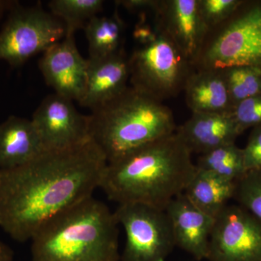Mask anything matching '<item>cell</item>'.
I'll return each mask as SVG.
<instances>
[{"label": "cell", "instance_id": "obj_7", "mask_svg": "<svg viewBox=\"0 0 261 261\" xmlns=\"http://www.w3.org/2000/svg\"><path fill=\"white\" fill-rule=\"evenodd\" d=\"M65 36L64 23L42 5L15 7L0 32V61L18 66Z\"/></svg>", "mask_w": 261, "mask_h": 261}, {"label": "cell", "instance_id": "obj_5", "mask_svg": "<svg viewBox=\"0 0 261 261\" xmlns=\"http://www.w3.org/2000/svg\"><path fill=\"white\" fill-rule=\"evenodd\" d=\"M251 67L261 70V0H243L228 18L207 31L195 70Z\"/></svg>", "mask_w": 261, "mask_h": 261}, {"label": "cell", "instance_id": "obj_20", "mask_svg": "<svg viewBox=\"0 0 261 261\" xmlns=\"http://www.w3.org/2000/svg\"><path fill=\"white\" fill-rule=\"evenodd\" d=\"M195 166L199 171L235 182L246 173L243 148L235 144L221 146L200 154Z\"/></svg>", "mask_w": 261, "mask_h": 261}, {"label": "cell", "instance_id": "obj_28", "mask_svg": "<svg viewBox=\"0 0 261 261\" xmlns=\"http://www.w3.org/2000/svg\"><path fill=\"white\" fill-rule=\"evenodd\" d=\"M0 261H14V253L8 245L0 240Z\"/></svg>", "mask_w": 261, "mask_h": 261}, {"label": "cell", "instance_id": "obj_17", "mask_svg": "<svg viewBox=\"0 0 261 261\" xmlns=\"http://www.w3.org/2000/svg\"><path fill=\"white\" fill-rule=\"evenodd\" d=\"M184 92L194 113H232L233 105L222 70H195Z\"/></svg>", "mask_w": 261, "mask_h": 261}, {"label": "cell", "instance_id": "obj_23", "mask_svg": "<svg viewBox=\"0 0 261 261\" xmlns=\"http://www.w3.org/2000/svg\"><path fill=\"white\" fill-rule=\"evenodd\" d=\"M233 199L261 221V168L247 171L237 181Z\"/></svg>", "mask_w": 261, "mask_h": 261}, {"label": "cell", "instance_id": "obj_2", "mask_svg": "<svg viewBox=\"0 0 261 261\" xmlns=\"http://www.w3.org/2000/svg\"><path fill=\"white\" fill-rule=\"evenodd\" d=\"M197 168L176 132L108 163L99 188L118 205L142 204L165 211L184 193Z\"/></svg>", "mask_w": 261, "mask_h": 261}, {"label": "cell", "instance_id": "obj_26", "mask_svg": "<svg viewBox=\"0 0 261 261\" xmlns=\"http://www.w3.org/2000/svg\"><path fill=\"white\" fill-rule=\"evenodd\" d=\"M244 163L247 171L261 168V125L252 128L247 145L243 148Z\"/></svg>", "mask_w": 261, "mask_h": 261}, {"label": "cell", "instance_id": "obj_6", "mask_svg": "<svg viewBox=\"0 0 261 261\" xmlns=\"http://www.w3.org/2000/svg\"><path fill=\"white\" fill-rule=\"evenodd\" d=\"M157 31L152 40L140 44L128 58L129 82L163 102L184 91L195 70L169 37Z\"/></svg>", "mask_w": 261, "mask_h": 261}, {"label": "cell", "instance_id": "obj_13", "mask_svg": "<svg viewBox=\"0 0 261 261\" xmlns=\"http://www.w3.org/2000/svg\"><path fill=\"white\" fill-rule=\"evenodd\" d=\"M176 246L197 260L207 259L214 218L197 208L185 193L173 198L165 209Z\"/></svg>", "mask_w": 261, "mask_h": 261}, {"label": "cell", "instance_id": "obj_21", "mask_svg": "<svg viewBox=\"0 0 261 261\" xmlns=\"http://www.w3.org/2000/svg\"><path fill=\"white\" fill-rule=\"evenodd\" d=\"M102 0H53L48 4L50 13L64 23L66 36L74 35L103 10Z\"/></svg>", "mask_w": 261, "mask_h": 261}, {"label": "cell", "instance_id": "obj_10", "mask_svg": "<svg viewBox=\"0 0 261 261\" xmlns=\"http://www.w3.org/2000/svg\"><path fill=\"white\" fill-rule=\"evenodd\" d=\"M31 120L44 151L66 150L91 140L89 116L81 114L73 101L56 93L43 99Z\"/></svg>", "mask_w": 261, "mask_h": 261}, {"label": "cell", "instance_id": "obj_22", "mask_svg": "<svg viewBox=\"0 0 261 261\" xmlns=\"http://www.w3.org/2000/svg\"><path fill=\"white\" fill-rule=\"evenodd\" d=\"M233 107L239 102L261 94V70L251 67L222 70Z\"/></svg>", "mask_w": 261, "mask_h": 261}, {"label": "cell", "instance_id": "obj_12", "mask_svg": "<svg viewBox=\"0 0 261 261\" xmlns=\"http://www.w3.org/2000/svg\"><path fill=\"white\" fill-rule=\"evenodd\" d=\"M87 59L75 44L74 35L65 36L61 42L43 53L39 69L48 85L56 94L80 102L87 74Z\"/></svg>", "mask_w": 261, "mask_h": 261}, {"label": "cell", "instance_id": "obj_18", "mask_svg": "<svg viewBox=\"0 0 261 261\" xmlns=\"http://www.w3.org/2000/svg\"><path fill=\"white\" fill-rule=\"evenodd\" d=\"M236 185L197 169L184 193L197 208L215 219L233 199Z\"/></svg>", "mask_w": 261, "mask_h": 261}, {"label": "cell", "instance_id": "obj_29", "mask_svg": "<svg viewBox=\"0 0 261 261\" xmlns=\"http://www.w3.org/2000/svg\"><path fill=\"white\" fill-rule=\"evenodd\" d=\"M8 4V3H7L6 2L0 1V16L3 14V11H4L5 6Z\"/></svg>", "mask_w": 261, "mask_h": 261}, {"label": "cell", "instance_id": "obj_1", "mask_svg": "<svg viewBox=\"0 0 261 261\" xmlns=\"http://www.w3.org/2000/svg\"><path fill=\"white\" fill-rule=\"evenodd\" d=\"M108 162L93 141L44 151L13 169H0V226L25 243L58 215L92 197Z\"/></svg>", "mask_w": 261, "mask_h": 261}, {"label": "cell", "instance_id": "obj_19", "mask_svg": "<svg viewBox=\"0 0 261 261\" xmlns=\"http://www.w3.org/2000/svg\"><path fill=\"white\" fill-rule=\"evenodd\" d=\"M125 25L117 11L111 16L94 17L84 27L89 58H101L122 49Z\"/></svg>", "mask_w": 261, "mask_h": 261}, {"label": "cell", "instance_id": "obj_11", "mask_svg": "<svg viewBox=\"0 0 261 261\" xmlns=\"http://www.w3.org/2000/svg\"><path fill=\"white\" fill-rule=\"evenodd\" d=\"M153 23L164 33L192 63L207 34L199 0H157Z\"/></svg>", "mask_w": 261, "mask_h": 261}, {"label": "cell", "instance_id": "obj_8", "mask_svg": "<svg viewBox=\"0 0 261 261\" xmlns=\"http://www.w3.org/2000/svg\"><path fill=\"white\" fill-rule=\"evenodd\" d=\"M114 215L126 233L122 261H165L176 247L166 211L126 203L118 205Z\"/></svg>", "mask_w": 261, "mask_h": 261}, {"label": "cell", "instance_id": "obj_14", "mask_svg": "<svg viewBox=\"0 0 261 261\" xmlns=\"http://www.w3.org/2000/svg\"><path fill=\"white\" fill-rule=\"evenodd\" d=\"M129 77L128 58L123 49L105 58H88L85 86L79 104L94 111L123 92Z\"/></svg>", "mask_w": 261, "mask_h": 261}, {"label": "cell", "instance_id": "obj_4", "mask_svg": "<svg viewBox=\"0 0 261 261\" xmlns=\"http://www.w3.org/2000/svg\"><path fill=\"white\" fill-rule=\"evenodd\" d=\"M89 118L91 140L108 163L172 135L177 128L169 108L130 85L92 111Z\"/></svg>", "mask_w": 261, "mask_h": 261}, {"label": "cell", "instance_id": "obj_24", "mask_svg": "<svg viewBox=\"0 0 261 261\" xmlns=\"http://www.w3.org/2000/svg\"><path fill=\"white\" fill-rule=\"evenodd\" d=\"M243 2V0H199L200 14L208 30L228 18Z\"/></svg>", "mask_w": 261, "mask_h": 261}, {"label": "cell", "instance_id": "obj_27", "mask_svg": "<svg viewBox=\"0 0 261 261\" xmlns=\"http://www.w3.org/2000/svg\"><path fill=\"white\" fill-rule=\"evenodd\" d=\"M157 0H123L117 1L118 5L124 7L126 10L132 12H141L145 13L147 12L153 13Z\"/></svg>", "mask_w": 261, "mask_h": 261}, {"label": "cell", "instance_id": "obj_25", "mask_svg": "<svg viewBox=\"0 0 261 261\" xmlns=\"http://www.w3.org/2000/svg\"><path fill=\"white\" fill-rule=\"evenodd\" d=\"M232 115L243 133L250 128L261 125V94L245 99L233 107Z\"/></svg>", "mask_w": 261, "mask_h": 261}, {"label": "cell", "instance_id": "obj_15", "mask_svg": "<svg viewBox=\"0 0 261 261\" xmlns=\"http://www.w3.org/2000/svg\"><path fill=\"white\" fill-rule=\"evenodd\" d=\"M190 152L200 154L221 146L235 144L242 132L232 113H194L176 128Z\"/></svg>", "mask_w": 261, "mask_h": 261}, {"label": "cell", "instance_id": "obj_16", "mask_svg": "<svg viewBox=\"0 0 261 261\" xmlns=\"http://www.w3.org/2000/svg\"><path fill=\"white\" fill-rule=\"evenodd\" d=\"M43 152L32 120L11 116L0 124V169L20 167Z\"/></svg>", "mask_w": 261, "mask_h": 261}, {"label": "cell", "instance_id": "obj_9", "mask_svg": "<svg viewBox=\"0 0 261 261\" xmlns=\"http://www.w3.org/2000/svg\"><path fill=\"white\" fill-rule=\"evenodd\" d=\"M207 259L261 261V221L238 204H228L215 217Z\"/></svg>", "mask_w": 261, "mask_h": 261}, {"label": "cell", "instance_id": "obj_3", "mask_svg": "<svg viewBox=\"0 0 261 261\" xmlns=\"http://www.w3.org/2000/svg\"><path fill=\"white\" fill-rule=\"evenodd\" d=\"M118 236L114 212L92 196L34 234L32 261H119Z\"/></svg>", "mask_w": 261, "mask_h": 261}]
</instances>
